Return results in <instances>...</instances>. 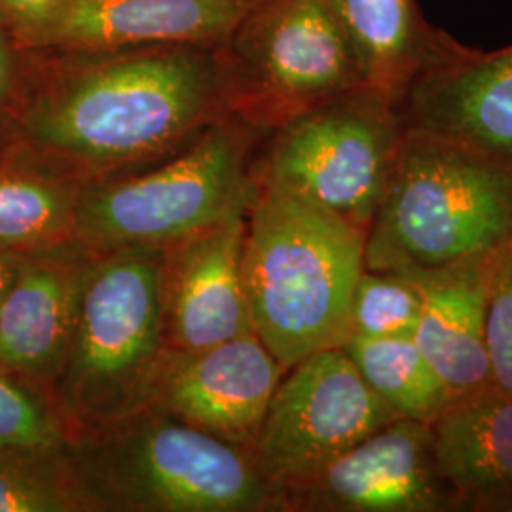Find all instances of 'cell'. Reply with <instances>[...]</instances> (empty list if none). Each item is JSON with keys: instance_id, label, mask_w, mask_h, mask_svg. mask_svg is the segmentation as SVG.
Returning <instances> with one entry per match:
<instances>
[{"instance_id": "cell-1", "label": "cell", "mask_w": 512, "mask_h": 512, "mask_svg": "<svg viewBox=\"0 0 512 512\" xmlns=\"http://www.w3.org/2000/svg\"><path fill=\"white\" fill-rule=\"evenodd\" d=\"M220 99L215 63L190 50H152L33 86L14 139L84 183L181 141Z\"/></svg>"}, {"instance_id": "cell-2", "label": "cell", "mask_w": 512, "mask_h": 512, "mask_svg": "<svg viewBox=\"0 0 512 512\" xmlns=\"http://www.w3.org/2000/svg\"><path fill=\"white\" fill-rule=\"evenodd\" d=\"M256 183L243 251L245 296L256 336L287 370L348 340L366 230L258 173Z\"/></svg>"}, {"instance_id": "cell-3", "label": "cell", "mask_w": 512, "mask_h": 512, "mask_svg": "<svg viewBox=\"0 0 512 512\" xmlns=\"http://www.w3.org/2000/svg\"><path fill=\"white\" fill-rule=\"evenodd\" d=\"M511 241V165L406 128L366 230V270H440L484 260Z\"/></svg>"}, {"instance_id": "cell-4", "label": "cell", "mask_w": 512, "mask_h": 512, "mask_svg": "<svg viewBox=\"0 0 512 512\" xmlns=\"http://www.w3.org/2000/svg\"><path fill=\"white\" fill-rule=\"evenodd\" d=\"M69 459L92 511H283L251 450L148 406L76 437Z\"/></svg>"}, {"instance_id": "cell-5", "label": "cell", "mask_w": 512, "mask_h": 512, "mask_svg": "<svg viewBox=\"0 0 512 512\" xmlns=\"http://www.w3.org/2000/svg\"><path fill=\"white\" fill-rule=\"evenodd\" d=\"M86 253L73 342L54 389L71 442L145 408L165 353L162 249Z\"/></svg>"}, {"instance_id": "cell-6", "label": "cell", "mask_w": 512, "mask_h": 512, "mask_svg": "<svg viewBox=\"0 0 512 512\" xmlns=\"http://www.w3.org/2000/svg\"><path fill=\"white\" fill-rule=\"evenodd\" d=\"M249 147L245 129L219 124L156 169L86 184L78 203L76 247L90 253L162 249L247 213L258 186L247 165Z\"/></svg>"}, {"instance_id": "cell-7", "label": "cell", "mask_w": 512, "mask_h": 512, "mask_svg": "<svg viewBox=\"0 0 512 512\" xmlns=\"http://www.w3.org/2000/svg\"><path fill=\"white\" fill-rule=\"evenodd\" d=\"M404 131L399 103L361 86L279 126L258 175L368 230Z\"/></svg>"}, {"instance_id": "cell-8", "label": "cell", "mask_w": 512, "mask_h": 512, "mask_svg": "<svg viewBox=\"0 0 512 512\" xmlns=\"http://www.w3.org/2000/svg\"><path fill=\"white\" fill-rule=\"evenodd\" d=\"M395 418L344 349H323L285 370L251 456L283 507L285 492Z\"/></svg>"}, {"instance_id": "cell-9", "label": "cell", "mask_w": 512, "mask_h": 512, "mask_svg": "<svg viewBox=\"0 0 512 512\" xmlns=\"http://www.w3.org/2000/svg\"><path fill=\"white\" fill-rule=\"evenodd\" d=\"M245 21L256 110L277 128L365 86L359 59L329 0H258Z\"/></svg>"}, {"instance_id": "cell-10", "label": "cell", "mask_w": 512, "mask_h": 512, "mask_svg": "<svg viewBox=\"0 0 512 512\" xmlns=\"http://www.w3.org/2000/svg\"><path fill=\"white\" fill-rule=\"evenodd\" d=\"M283 511H459L440 476L431 425L408 418L380 429L283 495Z\"/></svg>"}, {"instance_id": "cell-11", "label": "cell", "mask_w": 512, "mask_h": 512, "mask_svg": "<svg viewBox=\"0 0 512 512\" xmlns=\"http://www.w3.org/2000/svg\"><path fill=\"white\" fill-rule=\"evenodd\" d=\"M283 374L255 330L200 351L165 349L147 406L251 450Z\"/></svg>"}, {"instance_id": "cell-12", "label": "cell", "mask_w": 512, "mask_h": 512, "mask_svg": "<svg viewBox=\"0 0 512 512\" xmlns=\"http://www.w3.org/2000/svg\"><path fill=\"white\" fill-rule=\"evenodd\" d=\"M247 213L162 247L165 349L200 351L251 332L243 283Z\"/></svg>"}, {"instance_id": "cell-13", "label": "cell", "mask_w": 512, "mask_h": 512, "mask_svg": "<svg viewBox=\"0 0 512 512\" xmlns=\"http://www.w3.org/2000/svg\"><path fill=\"white\" fill-rule=\"evenodd\" d=\"M404 126L512 167V44L494 52L456 44L410 84Z\"/></svg>"}, {"instance_id": "cell-14", "label": "cell", "mask_w": 512, "mask_h": 512, "mask_svg": "<svg viewBox=\"0 0 512 512\" xmlns=\"http://www.w3.org/2000/svg\"><path fill=\"white\" fill-rule=\"evenodd\" d=\"M86 264L88 253L76 245L21 255L16 279L0 304V368L52 403L73 342Z\"/></svg>"}, {"instance_id": "cell-15", "label": "cell", "mask_w": 512, "mask_h": 512, "mask_svg": "<svg viewBox=\"0 0 512 512\" xmlns=\"http://www.w3.org/2000/svg\"><path fill=\"white\" fill-rule=\"evenodd\" d=\"M258 0H63L31 46L120 48L209 40L236 29Z\"/></svg>"}, {"instance_id": "cell-16", "label": "cell", "mask_w": 512, "mask_h": 512, "mask_svg": "<svg viewBox=\"0 0 512 512\" xmlns=\"http://www.w3.org/2000/svg\"><path fill=\"white\" fill-rule=\"evenodd\" d=\"M437 467L459 511H484L512 492V389L458 393L431 423Z\"/></svg>"}, {"instance_id": "cell-17", "label": "cell", "mask_w": 512, "mask_h": 512, "mask_svg": "<svg viewBox=\"0 0 512 512\" xmlns=\"http://www.w3.org/2000/svg\"><path fill=\"white\" fill-rule=\"evenodd\" d=\"M488 258L401 274L412 279L421 298L420 319L412 338L456 395L492 384L486 346Z\"/></svg>"}, {"instance_id": "cell-18", "label": "cell", "mask_w": 512, "mask_h": 512, "mask_svg": "<svg viewBox=\"0 0 512 512\" xmlns=\"http://www.w3.org/2000/svg\"><path fill=\"white\" fill-rule=\"evenodd\" d=\"M365 86L401 103L410 84L458 44L421 16L416 0H329Z\"/></svg>"}, {"instance_id": "cell-19", "label": "cell", "mask_w": 512, "mask_h": 512, "mask_svg": "<svg viewBox=\"0 0 512 512\" xmlns=\"http://www.w3.org/2000/svg\"><path fill=\"white\" fill-rule=\"evenodd\" d=\"M84 186L73 173L12 139L0 148V245L19 255L74 247Z\"/></svg>"}, {"instance_id": "cell-20", "label": "cell", "mask_w": 512, "mask_h": 512, "mask_svg": "<svg viewBox=\"0 0 512 512\" xmlns=\"http://www.w3.org/2000/svg\"><path fill=\"white\" fill-rule=\"evenodd\" d=\"M342 349L368 387L399 418L431 425L456 395L440 380L412 336L349 334Z\"/></svg>"}, {"instance_id": "cell-21", "label": "cell", "mask_w": 512, "mask_h": 512, "mask_svg": "<svg viewBox=\"0 0 512 512\" xmlns=\"http://www.w3.org/2000/svg\"><path fill=\"white\" fill-rule=\"evenodd\" d=\"M82 511L92 507L74 475L69 446L0 454V512Z\"/></svg>"}, {"instance_id": "cell-22", "label": "cell", "mask_w": 512, "mask_h": 512, "mask_svg": "<svg viewBox=\"0 0 512 512\" xmlns=\"http://www.w3.org/2000/svg\"><path fill=\"white\" fill-rule=\"evenodd\" d=\"M69 444V429L54 403L0 368V454L52 452Z\"/></svg>"}, {"instance_id": "cell-23", "label": "cell", "mask_w": 512, "mask_h": 512, "mask_svg": "<svg viewBox=\"0 0 512 512\" xmlns=\"http://www.w3.org/2000/svg\"><path fill=\"white\" fill-rule=\"evenodd\" d=\"M420 310V293L410 277L365 268L353 293L351 334L370 338L412 336Z\"/></svg>"}, {"instance_id": "cell-24", "label": "cell", "mask_w": 512, "mask_h": 512, "mask_svg": "<svg viewBox=\"0 0 512 512\" xmlns=\"http://www.w3.org/2000/svg\"><path fill=\"white\" fill-rule=\"evenodd\" d=\"M486 346L492 384L512 389V243L488 258Z\"/></svg>"}, {"instance_id": "cell-25", "label": "cell", "mask_w": 512, "mask_h": 512, "mask_svg": "<svg viewBox=\"0 0 512 512\" xmlns=\"http://www.w3.org/2000/svg\"><path fill=\"white\" fill-rule=\"evenodd\" d=\"M29 93L31 90L21 84L14 52L0 33V126H12L14 129L19 110Z\"/></svg>"}, {"instance_id": "cell-26", "label": "cell", "mask_w": 512, "mask_h": 512, "mask_svg": "<svg viewBox=\"0 0 512 512\" xmlns=\"http://www.w3.org/2000/svg\"><path fill=\"white\" fill-rule=\"evenodd\" d=\"M63 0H0V18L21 38L31 35L50 18Z\"/></svg>"}, {"instance_id": "cell-27", "label": "cell", "mask_w": 512, "mask_h": 512, "mask_svg": "<svg viewBox=\"0 0 512 512\" xmlns=\"http://www.w3.org/2000/svg\"><path fill=\"white\" fill-rule=\"evenodd\" d=\"M19 258L21 255L0 245V304L4 300V296L10 291L16 274H18Z\"/></svg>"}, {"instance_id": "cell-28", "label": "cell", "mask_w": 512, "mask_h": 512, "mask_svg": "<svg viewBox=\"0 0 512 512\" xmlns=\"http://www.w3.org/2000/svg\"><path fill=\"white\" fill-rule=\"evenodd\" d=\"M482 512H512V492L490 501Z\"/></svg>"}, {"instance_id": "cell-29", "label": "cell", "mask_w": 512, "mask_h": 512, "mask_svg": "<svg viewBox=\"0 0 512 512\" xmlns=\"http://www.w3.org/2000/svg\"><path fill=\"white\" fill-rule=\"evenodd\" d=\"M511 243H512V241H511Z\"/></svg>"}]
</instances>
